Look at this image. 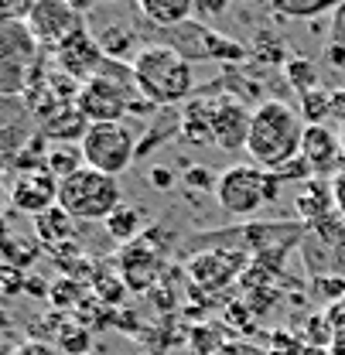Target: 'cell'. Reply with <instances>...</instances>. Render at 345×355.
<instances>
[{"label":"cell","instance_id":"3","mask_svg":"<svg viewBox=\"0 0 345 355\" xmlns=\"http://www.w3.org/2000/svg\"><path fill=\"white\" fill-rule=\"evenodd\" d=\"M133 86L151 106H174L195 92V69L171 44H144L133 58Z\"/></svg>","mask_w":345,"mask_h":355},{"label":"cell","instance_id":"20","mask_svg":"<svg viewBox=\"0 0 345 355\" xmlns=\"http://www.w3.org/2000/svg\"><path fill=\"white\" fill-rule=\"evenodd\" d=\"M42 257V243L38 239H24L17 232H7L3 243H0V263L14 266V270H24L31 273V263Z\"/></svg>","mask_w":345,"mask_h":355},{"label":"cell","instance_id":"9","mask_svg":"<svg viewBox=\"0 0 345 355\" xmlns=\"http://www.w3.org/2000/svg\"><path fill=\"white\" fill-rule=\"evenodd\" d=\"M38 137V120L24 96H0V161L10 168L14 157Z\"/></svg>","mask_w":345,"mask_h":355},{"label":"cell","instance_id":"38","mask_svg":"<svg viewBox=\"0 0 345 355\" xmlns=\"http://www.w3.org/2000/svg\"><path fill=\"white\" fill-rule=\"evenodd\" d=\"M325 62L328 65H335V69H345V48L342 44H325Z\"/></svg>","mask_w":345,"mask_h":355},{"label":"cell","instance_id":"35","mask_svg":"<svg viewBox=\"0 0 345 355\" xmlns=\"http://www.w3.org/2000/svg\"><path fill=\"white\" fill-rule=\"evenodd\" d=\"M332 195H335V212L345 219V168L332 178Z\"/></svg>","mask_w":345,"mask_h":355},{"label":"cell","instance_id":"6","mask_svg":"<svg viewBox=\"0 0 345 355\" xmlns=\"http://www.w3.org/2000/svg\"><path fill=\"white\" fill-rule=\"evenodd\" d=\"M42 65V44L28 24H0V96H24Z\"/></svg>","mask_w":345,"mask_h":355},{"label":"cell","instance_id":"28","mask_svg":"<svg viewBox=\"0 0 345 355\" xmlns=\"http://www.w3.org/2000/svg\"><path fill=\"white\" fill-rule=\"evenodd\" d=\"M55 349L62 355H83L89 349V328L86 324H62L55 335Z\"/></svg>","mask_w":345,"mask_h":355},{"label":"cell","instance_id":"2","mask_svg":"<svg viewBox=\"0 0 345 355\" xmlns=\"http://www.w3.org/2000/svg\"><path fill=\"white\" fill-rule=\"evenodd\" d=\"M76 106L86 116V123H124V116H130V113H154L158 110L133 86V65L110 62V58L99 69V76L83 83Z\"/></svg>","mask_w":345,"mask_h":355},{"label":"cell","instance_id":"40","mask_svg":"<svg viewBox=\"0 0 345 355\" xmlns=\"http://www.w3.org/2000/svg\"><path fill=\"white\" fill-rule=\"evenodd\" d=\"M7 328H10V314L0 308V331H7Z\"/></svg>","mask_w":345,"mask_h":355},{"label":"cell","instance_id":"16","mask_svg":"<svg viewBox=\"0 0 345 355\" xmlns=\"http://www.w3.org/2000/svg\"><path fill=\"white\" fill-rule=\"evenodd\" d=\"M137 14L144 21H151L154 28H181L195 17V3L192 0H140L137 3Z\"/></svg>","mask_w":345,"mask_h":355},{"label":"cell","instance_id":"10","mask_svg":"<svg viewBox=\"0 0 345 355\" xmlns=\"http://www.w3.org/2000/svg\"><path fill=\"white\" fill-rule=\"evenodd\" d=\"M209 120H212V144L219 150L239 154L246 150L250 140V123H253V110L233 96L209 99Z\"/></svg>","mask_w":345,"mask_h":355},{"label":"cell","instance_id":"13","mask_svg":"<svg viewBox=\"0 0 345 355\" xmlns=\"http://www.w3.org/2000/svg\"><path fill=\"white\" fill-rule=\"evenodd\" d=\"M301 157L311 164L314 178H335L342 171V154H339V133H332L325 123L308 127L301 140Z\"/></svg>","mask_w":345,"mask_h":355},{"label":"cell","instance_id":"23","mask_svg":"<svg viewBox=\"0 0 345 355\" xmlns=\"http://www.w3.org/2000/svg\"><path fill=\"white\" fill-rule=\"evenodd\" d=\"M274 17H284V21H314L321 14H332L335 3L332 0H274Z\"/></svg>","mask_w":345,"mask_h":355},{"label":"cell","instance_id":"30","mask_svg":"<svg viewBox=\"0 0 345 355\" xmlns=\"http://www.w3.org/2000/svg\"><path fill=\"white\" fill-rule=\"evenodd\" d=\"M250 55H257L263 62H284V42H280L274 31H260Z\"/></svg>","mask_w":345,"mask_h":355},{"label":"cell","instance_id":"8","mask_svg":"<svg viewBox=\"0 0 345 355\" xmlns=\"http://www.w3.org/2000/svg\"><path fill=\"white\" fill-rule=\"evenodd\" d=\"M28 31L42 48H58L69 35H76L79 28H86V10L65 0H35L31 14H28Z\"/></svg>","mask_w":345,"mask_h":355},{"label":"cell","instance_id":"27","mask_svg":"<svg viewBox=\"0 0 345 355\" xmlns=\"http://www.w3.org/2000/svg\"><path fill=\"white\" fill-rule=\"evenodd\" d=\"M76 301H86L83 297V287L72 280V277H58L55 284H48V304L58 311L76 308Z\"/></svg>","mask_w":345,"mask_h":355},{"label":"cell","instance_id":"5","mask_svg":"<svg viewBox=\"0 0 345 355\" xmlns=\"http://www.w3.org/2000/svg\"><path fill=\"white\" fill-rule=\"evenodd\" d=\"M280 178L257 164H233L216 181V202L229 216H253L280 198Z\"/></svg>","mask_w":345,"mask_h":355},{"label":"cell","instance_id":"41","mask_svg":"<svg viewBox=\"0 0 345 355\" xmlns=\"http://www.w3.org/2000/svg\"><path fill=\"white\" fill-rule=\"evenodd\" d=\"M339 154H342V168H345V130L339 133Z\"/></svg>","mask_w":345,"mask_h":355},{"label":"cell","instance_id":"26","mask_svg":"<svg viewBox=\"0 0 345 355\" xmlns=\"http://www.w3.org/2000/svg\"><path fill=\"white\" fill-rule=\"evenodd\" d=\"M92 294H96V301L99 304H120V297L127 294V284H124V277H117V273H103V270H96L92 273Z\"/></svg>","mask_w":345,"mask_h":355},{"label":"cell","instance_id":"25","mask_svg":"<svg viewBox=\"0 0 345 355\" xmlns=\"http://www.w3.org/2000/svg\"><path fill=\"white\" fill-rule=\"evenodd\" d=\"M250 51L243 48L239 42H233V38H226V35H219L209 28V35H205V58H219V62H243Z\"/></svg>","mask_w":345,"mask_h":355},{"label":"cell","instance_id":"31","mask_svg":"<svg viewBox=\"0 0 345 355\" xmlns=\"http://www.w3.org/2000/svg\"><path fill=\"white\" fill-rule=\"evenodd\" d=\"M35 0H0V24H24Z\"/></svg>","mask_w":345,"mask_h":355},{"label":"cell","instance_id":"39","mask_svg":"<svg viewBox=\"0 0 345 355\" xmlns=\"http://www.w3.org/2000/svg\"><path fill=\"white\" fill-rule=\"evenodd\" d=\"M222 10H226V3H219V0H195V14H202V17H212Z\"/></svg>","mask_w":345,"mask_h":355},{"label":"cell","instance_id":"14","mask_svg":"<svg viewBox=\"0 0 345 355\" xmlns=\"http://www.w3.org/2000/svg\"><path fill=\"white\" fill-rule=\"evenodd\" d=\"M120 277L127 284V291H147L154 280H158V270H161V260H158V246H151V239H137L130 243L120 257Z\"/></svg>","mask_w":345,"mask_h":355},{"label":"cell","instance_id":"19","mask_svg":"<svg viewBox=\"0 0 345 355\" xmlns=\"http://www.w3.org/2000/svg\"><path fill=\"white\" fill-rule=\"evenodd\" d=\"M181 137L188 144H212V120H209V99L195 96L181 113Z\"/></svg>","mask_w":345,"mask_h":355},{"label":"cell","instance_id":"34","mask_svg":"<svg viewBox=\"0 0 345 355\" xmlns=\"http://www.w3.org/2000/svg\"><path fill=\"white\" fill-rule=\"evenodd\" d=\"M10 355H62V352H58L51 342H35V338H31V342L17 345V349H14Z\"/></svg>","mask_w":345,"mask_h":355},{"label":"cell","instance_id":"12","mask_svg":"<svg viewBox=\"0 0 345 355\" xmlns=\"http://www.w3.org/2000/svg\"><path fill=\"white\" fill-rule=\"evenodd\" d=\"M51 58H55V69L65 72L69 79H76L79 86L89 83L92 76H99V69L106 65V55H103V48L96 44L92 31H89V24L86 28H79L76 35H69L65 42L51 51Z\"/></svg>","mask_w":345,"mask_h":355},{"label":"cell","instance_id":"7","mask_svg":"<svg viewBox=\"0 0 345 355\" xmlns=\"http://www.w3.org/2000/svg\"><path fill=\"white\" fill-rule=\"evenodd\" d=\"M86 168L99 175L120 178L137 157V133L127 123H89L86 137L79 140Z\"/></svg>","mask_w":345,"mask_h":355},{"label":"cell","instance_id":"37","mask_svg":"<svg viewBox=\"0 0 345 355\" xmlns=\"http://www.w3.org/2000/svg\"><path fill=\"white\" fill-rule=\"evenodd\" d=\"M151 184H154V188H161V191H168V188L174 184V171L171 168H161V164H158V168H151Z\"/></svg>","mask_w":345,"mask_h":355},{"label":"cell","instance_id":"42","mask_svg":"<svg viewBox=\"0 0 345 355\" xmlns=\"http://www.w3.org/2000/svg\"><path fill=\"white\" fill-rule=\"evenodd\" d=\"M10 229H7V222H3V216H0V243H3V236H7Z\"/></svg>","mask_w":345,"mask_h":355},{"label":"cell","instance_id":"4","mask_svg":"<svg viewBox=\"0 0 345 355\" xmlns=\"http://www.w3.org/2000/svg\"><path fill=\"white\" fill-rule=\"evenodd\" d=\"M58 205L76 222H106L124 205V191L117 178L83 168L72 178L58 181Z\"/></svg>","mask_w":345,"mask_h":355},{"label":"cell","instance_id":"21","mask_svg":"<svg viewBox=\"0 0 345 355\" xmlns=\"http://www.w3.org/2000/svg\"><path fill=\"white\" fill-rule=\"evenodd\" d=\"M44 168L55 181H65L76 171L86 168V157H83V147L79 144H51L48 147V157H44Z\"/></svg>","mask_w":345,"mask_h":355},{"label":"cell","instance_id":"36","mask_svg":"<svg viewBox=\"0 0 345 355\" xmlns=\"http://www.w3.org/2000/svg\"><path fill=\"white\" fill-rule=\"evenodd\" d=\"M332 120L345 130V86L342 89H332Z\"/></svg>","mask_w":345,"mask_h":355},{"label":"cell","instance_id":"18","mask_svg":"<svg viewBox=\"0 0 345 355\" xmlns=\"http://www.w3.org/2000/svg\"><path fill=\"white\" fill-rule=\"evenodd\" d=\"M72 236H76V219H72L62 205L48 209V212H42V216L35 219V239H38L42 246H48V250H58V246L72 243Z\"/></svg>","mask_w":345,"mask_h":355},{"label":"cell","instance_id":"15","mask_svg":"<svg viewBox=\"0 0 345 355\" xmlns=\"http://www.w3.org/2000/svg\"><path fill=\"white\" fill-rule=\"evenodd\" d=\"M92 38H96V44L103 48V55H106L110 62H124V65H133V58H137L140 48H144L130 21H110V24L96 28Z\"/></svg>","mask_w":345,"mask_h":355},{"label":"cell","instance_id":"32","mask_svg":"<svg viewBox=\"0 0 345 355\" xmlns=\"http://www.w3.org/2000/svg\"><path fill=\"white\" fill-rule=\"evenodd\" d=\"M185 184L188 188H195V191H216V181L219 175H212L205 164H195V168H185Z\"/></svg>","mask_w":345,"mask_h":355},{"label":"cell","instance_id":"17","mask_svg":"<svg viewBox=\"0 0 345 355\" xmlns=\"http://www.w3.org/2000/svg\"><path fill=\"white\" fill-rule=\"evenodd\" d=\"M298 212L311 225H318V222H325L328 216H335V195H332V184H325V178H311V181L301 184V191H298Z\"/></svg>","mask_w":345,"mask_h":355},{"label":"cell","instance_id":"22","mask_svg":"<svg viewBox=\"0 0 345 355\" xmlns=\"http://www.w3.org/2000/svg\"><path fill=\"white\" fill-rule=\"evenodd\" d=\"M103 225H106V232H110L117 243H137V236L144 232V209H137V205H120Z\"/></svg>","mask_w":345,"mask_h":355},{"label":"cell","instance_id":"1","mask_svg":"<svg viewBox=\"0 0 345 355\" xmlns=\"http://www.w3.org/2000/svg\"><path fill=\"white\" fill-rule=\"evenodd\" d=\"M308 123L301 120V110H294L284 99H267L253 110L246 154L263 171H277L287 161L301 157V140Z\"/></svg>","mask_w":345,"mask_h":355},{"label":"cell","instance_id":"33","mask_svg":"<svg viewBox=\"0 0 345 355\" xmlns=\"http://www.w3.org/2000/svg\"><path fill=\"white\" fill-rule=\"evenodd\" d=\"M328 42L345 48V3H335V10H332V35H328Z\"/></svg>","mask_w":345,"mask_h":355},{"label":"cell","instance_id":"29","mask_svg":"<svg viewBox=\"0 0 345 355\" xmlns=\"http://www.w3.org/2000/svg\"><path fill=\"white\" fill-rule=\"evenodd\" d=\"M287 79H291V86L298 89V92H308V89L318 86V72H314V65L304 62V58H291V62H287Z\"/></svg>","mask_w":345,"mask_h":355},{"label":"cell","instance_id":"11","mask_svg":"<svg viewBox=\"0 0 345 355\" xmlns=\"http://www.w3.org/2000/svg\"><path fill=\"white\" fill-rule=\"evenodd\" d=\"M7 202L14 212H24L31 219H38L42 212L58 205V181L48 175V168L38 171H14L7 184Z\"/></svg>","mask_w":345,"mask_h":355},{"label":"cell","instance_id":"24","mask_svg":"<svg viewBox=\"0 0 345 355\" xmlns=\"http://www.w3.org/2000/svg\"><path fill=\"white\" fill-rule=\"evenodd\" d=\"M332 116V89H308L301 92V120L308 127H321Z\"/></svg>","mask_w":345,"mask_h":355}]
</instances>
